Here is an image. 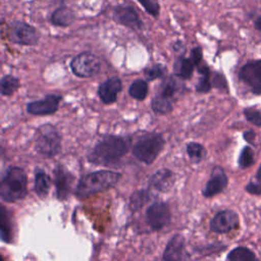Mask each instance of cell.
<instances>
[{
	"instance_id": "obj_11",
	"label": "cell",
	"mask_w": 261,
	"mask_h": 261,
	"mask_svg": "<svg viewBox=\"0 0 261 261\" xmlns=\"http://www.w3.org/2000/svg\"><path fill=\"white\" fill-rule=\"evenodd\" d=\"M146 219L152 229L158 230L170 221V211L165 203L157 202L149 206L146 211Z\"/></svg>"
},
{
	"instance_id": "obj_38",
	"label": "cell",
	"mask_w": 261,
	"mask_h": 261,
	"mask_svg": "<svg viewBox=\"0 0 261 261\" xmlns=\"http://www.w3.org/2000/svg\"><path fill=\"white\" fill-rule=\"evenodd\" d=\"M244 139L248 142V143H251V144H254V139H255V133L252 132V130H249V132H246L244 134Z\"/></svg>"
},
{
	"instance_id": "obj_30",
	"label": "cell",
	"mask_w": 261,
	"mask_h": 261,
	"mask_svg": "<svg viewBox=\"0 0 261 261\" xmlns=\"http://www.w3.org/2000/svg\"><path fill=\"white\" fill-rule=\"evenodd\" d=\"M145 9V11L153 17H158L160 13V4L157 0H137Z\"/></svg>"
},
{
	"instance_id": "obj_22",
	"label": "cell",
	"mask_w": 261,
	"mask_h": 261,
	"mask_svg": "<svg viewBox=\"0 0 261 261\" xmlns=\"http://www.w3.org/2000/svg\"><path fill=\"white\" fill-rule=\"evenodd\" d=\"M51 187L50 176L42 169H37L35 172V192L40 198H45Z\"/></svg>"
},
{
	"instance_id": "obj_10",
	"label": "cell",
	"mask_w": 261,
	"mask_h": 261,
	"mask_svg": "<svg viewBox=\"0 0 261 261\" xmlns=\"http://www.w3.org/2000/svg\"><path fill=\"white\" fill-rule=\"evenodd\" d=\"M61 100V95L49 94L46 95L43 99L28 103L27 111L33 115H50L58 110Z\"/></svg>"
},
{
	"instance_id": "obj_21",
	"label": "cell",
	"mask_w": 261,
	"mask_h": 261,
	"mask_svg": "<svg viewBox=\"0 0 261 261\" xmlns=\"http://www.w3.org/2000/svg\"><path fill=\"white\" fill-rule=\"evenodd\" d=\"M198 72L201 74L197 85H196V91L198 93H208L211 88V71L209 66L202 60L197 66H196Z\"/></svg>"
},
{
	"instance_id": "obj_3",
	"label": "cell",
	"mask_w": 261,
	"mask_h": 261,
	"mask_svg": "<svg viewBox=\"0 0 261 261\" xmlns=\"http://www.w3.org/2000/svg\"><path fill=\"white\" fill-rule=\"evenodd\" d=\"M28 194V176L20 167L8 168L0 177V198L7 202L23 199Z\"/></svg>"
},
{
	"instance_id": "obj_17",
	"label": "cell",
	"mask_w": 261,
	"mask_h": 261,
	"mask_svg": "<svg viewBox=\"0 0 261 261\" xmlns=\"http://www.w3.org/2000/svg\"><path fill=\"white\" fill-rule=\"evenodd\" d=\"M174 180V174L170 170L163 168L151 176L150 186L157 191H166L173 185Z\"/></svg>"
},
{
	"instance_id": "obj_32",
	"label": "cell",
	"mask_w": 261,
	"mask_h": 261,
	"mask_svg": "<svg viewBox=\"0 0 261 261\" xmlns=\"http://www.w3.org/2000/svg\"><path fill=\"white\" fill-rule=\"evenodd\" d=\"M254 162V152L250 147H245L241 152L239 158V165L242 168H247L251 166Z\"/></svg>"
},
{
	"instance_id": "obj_34",
	"label": "cell",
	"mask_w": 261,
	"mask_h": 261,
	"mask_svg": "<svg viewBox=\"0 0 261 261\" xmlns=\"http://www.w3.org/2000/svg\"><path fill=\"white\" fill-rule=\"evenodd\" d=\"M211 85H212V87H215L219 90H225L226 91L228 89L226 79L220 72H213L212 77H211Z\"/></svg>"
},
{
	"instance_id": "obj_20",
	"label": "cell",
	"mask_w": 261,
	"mask_h": 261,
	"mask_svg": "<svg viewBox=\"0 0 261 261\" xmlns=\"http://www.w3.org/2000/svg\"><path fill=\"white\" fill-rule=\"evenodd\" d=\"M74 19L73 11L67 6H60L56 8L51 14V22L57 27H68Z\"/></svg>"
},
{
	"instance_id": "obj_14",
	"label": "cell",
	"mask_w": 261,
	"mask_h": 261,
	"mask_svg": "<svg viewBox=\"0 0 261 261\" xmlns=\"http://www.w3.org/2000/svg\"><path fill=\"white\" fill-rule=\"evenodd\" d=\"M122 90V83L118 76H111L98 87V95L104 104H112L116 101L118 93Z\"/></svg>"
},
{
	"instance_id": "obj_23",
	"label": "cell",
	"mask_w": 261,
	"mask_h": 261,
	"mask_svg": "<svg viewBox=\"0 0 261 261\" xmlns=\"http://www.w3.org/2000/svg\"><path fill=\"white\" fill-rule=\"evenodd\" d=\"M20 82L16 76L6 74L0 79V94L3 96H11L18 90Z\"/></svg>"
},
{
	"instance_id": "obj_29",
	"label": "cell",
	"mask_w": 261,
	"mask_h": 261,
	"mask_svg": "<svg viewBox=\"0 0 261 261\" xmlns=\"http://www.w3.org/2000/svg\"><path fill=\"white\" fill-rule=\"evenodd\" d=\"M166 71L165 66L160 63H155L145 69V75L148 81H155L159 77H162Z\"/></svg>"
},
{
	"instance_id": "obj_31",
	"label": "cell",
	"mask_w": 261,
	"mask_h": 261,
	"mask_svg": "<svg viewBox=\"0 0 261 261\" xmlns=\"http://www.w3.org/2000/svg\"><path fill=\"white\" fill-rule=\"evenodd\" d=\"M149 200V194L147 191H138L133 194L130 198V206L133 209H139Z\"/></svg>"
},
{
	"instance_id": "obj_33",
	"label": "cell",
	"mask_w": 261,
	"mask_h": 261,
	"mask_svg": "<svg viewBox=\"0 0 261 261\" xmlns=\"http://www.w3.org/2000/svg\"><path fill=\"white\" fill-rule=\"evenodd\" d=\"M244 115L248 121L252 124L260 126L261 125V112L254 108H246L244 110Z\"/></svg>"
},
{
	"instance_id": "obj_42",
	"label": "cell",
	"mask_w": 261,
	"mask_h": 261,
	"mask_svg": "<svg viewBox=\"0 0 261 261\" xmlns=\"http://www.w3.org/2000/svg\"><path fill=\"white\" fill-rule=\"evenodd\" d=\"M2 23H3V20H2V19H0V29H1V25H2Z\"/></svg>"
},
{
	"instance_id": "obj_26",
	"label": "cell",
	"mask_w": 261,
	"mask_h": 261,
	"mask_svg": "<svg viewBox=\"0 0 261 261\" xmlns=\"http://www.w3.org/2000/svg\"><path fill=\"white\" fill-rule=\"evenodd\" d=\"M151 107L158 114H167L172 110V100L157 94L151 102Z\"/></svg>"
},
{
	"instance_id": "obj_28",
	"label": "cell",
	"mask_w": 261,
	"mask_h": 261,
	"mask_svg": "<svg viewBox=\"0 0 261 261\" xmlns=\"http://www.w3.org/2000/svg\"><path fill=\"white\" fill-rule=\"evenodd\" d=\"M176 90H177L176 81L170 76L162 83L160 87V91L158 92V95L172 100L174 97V94L176 93Z\"/></svg>"
},
{
	"instance_id": "obj_18",
	"label": "cell",
	"mask_w": 261,
	"mask_h": 261,
	"mask_svg": "<svg viewBox=\"0 0 261 261\" xmlns=\"http://www.w3.org/2000/svg\"><path fill=\"white\" fill-rule=\"evenodd\" d=\"M196 68L195 63L190 57H185L180 54L174 61L173 73L180 80H190Z\"/></svg>"
},
{
	"instance_id": "obj_8",
	"label": "cell",
	"mask_w": 261,
	"mask_h": 261,
	"mask_svg": "<svg viewBox=\"0 0 261 261\" xmlns=\"http://www.w3.org/2000/svg\"><path fill=\"white\" fill-rule=\"evenodd\" d=\"M239 79L252 93L261 94V59L247 61L239 71Z\"/></svg>"
},
{
	"instance_id": "obj_40",
	"label": "cell",
	"mask_w": 261,
	"mask_h": 261,
	"mask_svg": "<svg viewBox=\"0 0 261 261\" xmlns=\"http://www.w3.org/2000/svg\"><path fill=\"white\" fill-rule=\"evenodd\" d=\"M256 178H257V179H258V181L261 184V165L259 166V168H258V170H257Z\"/></svg>"
},
{
	"instance_id": "obj_2",
	"label": "cell",
	"mask_w": 261,
	"mask_h": 261,
	"mask_svg": "<svg viewBox=\"0 0 261 261\" xmlns=\"http://www.w3.org/2000/svg\"><path fill=\"white\" fill-rule=\"evenodd\" d=\"M120 174L112 170H97L82 176L75 188V196L85 199L94 194L103 192L113 187L119 179Z\"/></svg>"
},
{
	"instance_id": "obj_7",
	"label": "cell",
	"mask_w": 261,
	"mask_h": 261,
	"mask_svg": "<svg viewBox=\"0 0 261 261\" xmlns=\"http://www.w3.org/2000/svg\"><path fill=\"white\" fill-rule=\"evenodd\" d=\"M8 39L17 45L34 46L37 45L40 39L38 31L22 20L11 22L8 28Z\"/></svg>"
},
{
	"instance_id": "obj_27",
	"label": "cell",
	"mask_w": 261,
	"mask_h": 261,
	"mask_svg": "<svg viewBox=\"0 0 261 261\" xmlns=\"http://www.w3.org/2000/svg\"><path fill=\"white\" fill-rule=\"evenodd\" d=\"M187 153L193 162H200L206 155L205 148L199 143H189L187 146Z\"/></svg>"
},
{
	"instance_id": "obj_5",
	"label": "cell",
	"mask_w": 261,
	"mask_h": 261,
	"mask_svg": "<svg viewBox=\"0 0 261 261\" xmlns=\"http://www.w3.org/2000/svg\"><path fill=\"white\" fill-rule=\"evenodd\" d=\"M164 145V140L159 134H147L142 136L133 148L134 156L146 163L151 164L159 155Z\"/></svg>"
},
{
	"instance_id": "obj_6",
	"label": "cell",
	"mask_w": 261,
	"mask_h": 261,
	"mask_svg": "<svg viewBox=\"0 0 261 261\" xmlns=\"http://www.w3.org/2000/svg\"><path fill=\"white\" fill-rule=\"evenodd\" d=\"M69 66L75 76L88 79L98 74L102 65L98 56L91 52H83L70 60Z\"/></svg>"
},
{
	"instance_id": "obj_13",
	"label": "cell",
	"mask_w": 261,
	"mask_h": 261,
	"mask_svg": "<svg viewBox=\"0 0 261 261\" xmlns=\"http://www.w3.org/2000/svg\"><path fill=\"white\" fill-rule=\"evenodd\" d=\"M239 225V216L234 211L223 210L216 213L210 221V229L214 232H228Z\"/></svg>"
},
{
	"instance_id": "obj_36",
	"label": "cell",
	"mask_w": 261,
	"mask_h": 261,
	"mask_svg": "<svg viewBox=\"0 0 261 261\" xmlns=\"http://www.w3.org/2000/svg\"><path fill=\"white\" fill-rule=\"evenodd\" d=\"M246 191L252 195H261V184L251 181L246 186Z\"/></svg>"
},
{
	"instance_id": "obj_24",
	"label": "cell",
	"mask_w": 261,
	"mask_h": 261,
	"mask_svg": "<svg viewBox=\"0 0 261 261\" xmlns=\"http://www.w3.org/2000/svg\"><path fill=\"white\" fill-rule=\"evenodd\" d=\"M128 94L132 98L143 101L148 95V84L143 79H138L132 83L128 88Z\"/></svg>"
},
{
	"instance_id": "obj_1",
	"label": "cell",
	"mask_w": 261,
	"mask_h": 261,
	"mask_svg": "<svg viewBox=\"0 0 261 261\" xmlns=\"http://www.w3.org/2000/svg\"><path fill=\"white\" fill-rule=\"evenodd\" d=\"M126 141L118 136H104L93 148L89 161L95 164H111L118 161L127 152Z\"/></svg>"
},
{
	"instance_id": "obj_9",
	"label": "cell",
	"mask_w": 261,
	"mask_h": 261,
	"mask_svg": "<svg viewBox=\"0 0 261 261\" xmlns=\"http://www.w3.org/2000/svg\"><path fill=\"white\" fill-rule=\"evenodd\" d=\"M112 18L118 24H121L134 31L141 30L144 24L138 11L130 5L122 4L115 6L112 12Z\"/></svg>"
},
{
	"instance_id": "obj_25",
	"label": "cell",
	"mask_w": 261,
	"mask_h": 261,
	"mask_svg": "<svg viewBox=\"0 0 261 261\" xmlns=\"http://www.w3.org/2000/svg\"><path fill=\"white\" fill-rule=\"evenodd\" d=\"M227 261H257V258L250 249L238 247L228 254Z\"/></svg>"
},
{
	"instance_id": "obj_4",
	"label": "cell",
	"mask_w": 261,
	"mask_h": 261,
	"mask_svg": "<svg viewBox=\"0 0 261 261\" xmlns=\"http://www.w3.org/2000/svg\"><path fill=\"white\" fill-rule=\"evenodd\" d=\"M35 147L43 157H54L61 149V136L57 128L50 123L41 125L36 132Z\"/></svg>"
},
{
	"instance_id": "obj_16",
	"label": "cell",
	"mask_w": 261,
	"mask_h": 261,
	"mask_svg": "<svg viewBox=\"0 0 261 261\" xmlns=\"http://www.w3.org/2000/svg\"><path fill=\"white\" fill-rule=\"evenodd\" d=\"M185 249V238L177 233L168 242L163 253L164 261H180L182 259Z\"/></svg>"
},
{
	"instance_id": "obj_12",
	"label": "cell",
	"mask_w": 261,
	"mask_h": 261,
	"mask_svg": "<svg viewBox=\"0 0 261 261\" xmlns=\"http://www.w3.org/2000/svg\"><path fill=\"white\" fill-rule=\"evenodd\" d=\"M73 175L62 165L56 166L54 169V185L56 189V197L58 200H66L72 189Z\"/></svg>"
},
{
	"instance_id": "obj_41",
	"label": "cell",
	"mask_w": 261,
	"mask_h": 261,
	"mask_svg": "<svg viewBox=\"0 0 261 261\" xmlns=\"http://www.w3.org/2000/svg\"><path fill=\"white\" fill-rule=\"evenodd\" d=\"M0 261H6L2 255H0Z\"/></svg>"
},
{
	"instance_id": "obj_37",
	"label": "cell",
	"mask_w": 261,
	"mask_h": 261,
	"mask_svg": "<svg viewBox=\"0 0 261 261\" xmlns=\"http://www.w3.org/2000/svg\"><path fill=\"white\" fill-rule=\"evenodd\" d=\"M173 50L174 51H176V52H180L181 54L184 53L185 54V46H184V44H182V42L180 41V40H177L175 43H174V45H173Z\"/></svg>"
},
{
	"instance_id": "obj_19",
	"label": "cell",
	"mask_w": 261,
	"mask_h": 261,
	"mask_svg": "<svg viewBox=\"0 0 261 261\" xmlns=\"http://www.w3.org/2000/svg\"><path fill=\"white\" fill-rule=\"evenodd\" d=\"M13 237L12 220L8 210L0 204V238L5 243H10Z\"/></svg>"
},
{
	"instance_id": "obj_35",
	"label": "cell",
	"mask_w": 261,
	"mask_h": 261,
	"mask_svg": "<svg viewBox=\"0 0 261 261\" xmlns=\"http://www.w3.org/2000/svg\"><path fill=\"white\" fill-rule=\"evenodd\" d=\"M190 58L193 60V62L197 66L203 60V50H202V47L197 46V47L193 48L192 51H191Z\"/></svg>"
},
{
	"instance_id": "obj_39",
	"label": "cell",
	"mask_w": 261,
	"mask_h": 261,
	"mask_svg": "<svg viewBox=\"0 0 261 261\" xmlns=\"http://www.w3.org/2000/svg\"><path fill=\"white\" fill-rule=\"evenodd\" d=\"M254 27L257 31L261 32V15H258L255 19H254Z\"/></svg>"
},
{
	"instance_id": "obj_15",
	"label": "cell",
	"mask_w": 261,
	"mask_h": 261,
	"mask_svg": "<svg viewBox=\"0 0 261 261\" xmlns=\"http://www.w3.org/2000/svg\"><path fill=\"white\" fill-rule=\"evenodd\" d=\"M226 185L227 177L225 175L224 170L221 167H214L211 176L203 190V195L207 198L213 197L214 195H217L220 192H222Z\"/></svg>"
}]
</instances>
